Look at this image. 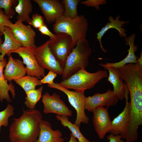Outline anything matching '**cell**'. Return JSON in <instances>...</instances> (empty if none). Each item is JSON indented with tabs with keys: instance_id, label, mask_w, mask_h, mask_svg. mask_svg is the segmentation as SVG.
<instances>
[{
	"instance_id": "obj_21",
	"label": "cell",
	"mask_w": 142,
	"mask_h": 142,
	"mask_svg": "<svg viewBox=\"0 0 142 142\" xmlns=\"http://www.w3.org/2000/svg\"><path fill=\"white\" fill-rule=\"evenodd\" d=\"M6 58H4L3 60L0 61V102H2L3 100L5 99L8 102H12L9 94L10 91L13 98H15L16 94L14 85L11 82L9 84L7 82L4 76L3 69L7 64Z\"/></svg>"
},
{
	"instance_id": "obj_30",
	"label": "cell",
	"mask_w": 142,
	"mask_h": 142,
	"mask_svg": "<svg viewBox=\"0 0 142 142\" xmlns=\"http://www.w3.org/2000/svg\"><path fill=\"white\" fill-rule=\"evenodd\" d=\"M45 24L43 17L39 14H33L29 24L34 28L38 29Z\"/></svg>"
},
{
	"instance_id": "obj_37",
	"label": "cell",
	"mask_w": 142,
	"mask_h": 142,
	"mask_svg": "<svg viewBox=\"0 0 142 142\" xmlns=\"http://www.w3.org/2000/svg\"><path fill=\"white\" fill-rule=\"evenodd\" d=\"M3 34V33L0 31V45L3 43V41L2 40L1 37Z\"/></svg>"
},
{
	"instance_id": "obj_36",
	"label": "cell",
	"mask_w": 142,
	"mask_h": 142,
	"mask_svg": "<svg viewBox=\"0 0 142 142\" xmlns=\"http://www.w3.org/2000/svg\"><path fill=\"white\" fill-rule=\"evenodd\" d=\"M138 63L142 64V51L140 54V57L137 59Z\"/></svg>"
},
{
	"instance_id": "obj_10",
	"label": "cell",
	"mask_w": 142,
	"mask_h": 142,
	"mask_svg": "<svg viewBox=\"0 0 142 142\" xmlns=\"http://www.w3.org/2000/svg\"><path fill=\"white\" fill-rule=\"evenodd\" d=\"M39 7L46 21L55 23L64 16V6L58 0H33Z\"/></svg>"
},
{
	"instance_id": "obj_20",
	"label": "cell",
	"mask_w": 142,
	"mask_h": 142,
	"mask_svg": "<svg viewBox=\"0 0 142 142\" xmlns=\"http://www.w3.org/2000/svg\"><path fill=\"white\" fill-rule=\"evenodd\" d=\"M4 35V42L0 45V61L3 60L4 57L10 51L22 46V43L13 36L10 27H5L2 32Z\"/></svg>"
},
{
	"instance_id": "obj_28",
	"label": "cell",
	"mask_w": 142,
	"mask_h": 142,
	"mask_svg": "<svg viewBox=\"0 0 142 142\" xmlns=\"http://www.w3.org/2000/svg\"><path fill=\"white\" fill-rule=\"evenodd\" d=\"M14 110L13 106L8 104L4 110L0 111V132L2 126L6 127L8 126L9 118L14 114Z\"/></svg>"
},
{
	"instance_id": "obj_34",
	"label": "cell",
	"mask_w": 142,
	"mask_h": 142,
	"mask_svg": "<svg viewBox=\"0 0 142 142\" xmlns=\"http://www.w3.org/2000/svg\"><path fill=\"white\" fill-rule=\"evenodd\" d=\"M106 138L109 140V142H124L123 140L121 139V136L120 135H115L111 133Z\"/></svg>"
},
{
	"instance_id": "obj_23",
	"label": "cell",
	"mask_w": 142,
	"mask_h": 142,
	"mask_svg": "<svg viewBox=\"0 0 142 142\" xmlns=\"http://www.w3.org/2000/svg\"><path fill=\"white\" fill-rule=\"evenodd\" d=\"M56 117L63 126L67 127L69 129L72 134L78 139L79 142H91L83 135L80 130L79 127L69 121L68 116L57 115Z\"/></svg>"
},
{
	"instance_id": "obj_8",
	"label": "cell",
	"mask_w": 142,
	"mask_h": 142,
	"mask_svg": "<svg viewBox=\"0 0 142 142\" xmlns=\"http://www.w3.org/2000/svg\"><path fill=\"white\" fill-rule=\"evenodd\" d=\"M35 47L31 46L20 47L9 52L7 55L8 56L12 53L18 54L22 58L25 67L27 75L35 77L41 79L45 75L44 69L38 64L33 53Z\"/></svg>"
},
{
	"instance_id": "obj_22",
	"label": "cell",
	"mask_w": 142,
	"mask_h": 142,
	"mask_svg": "<svg viewBox=\"0 0 142 142\" xmlns=\"http://www.w3.org/2000/svg\"><path fill=\"white\" fill-rule=\"evenodd\" d=\"M18 1L17 4L14 7L15 12L18 14L17 19L29 24L31 19L30 14L33 10V6L31 1L18 0Z\"/></svg>"
},
{
	"instance_id": "obj_33",
	"label": "cell",
	"mask_w": 142,
	"mask_h": 142,
	"mask_svg": "<svg viewBox=\"0 0 142 142\" xmlns=\"http://www.w3.org/2000/svg\"><path fill=\"white\" fill-rule=\"evenodd\" d=\"M38 29L42 34L49 36L50 37V40H52L55 37V34H53L45 24L38 28Z\"/></svg>"
},
{
	"instance_id": "obj_6",
	"label": "cell",
	"mask_w": 142,
	"mask_h": 142,
	"mask_svg": "<svg viewBox=\"0 0 142 142\" xmlns=\"http://www.w3.org/2000/svg\"><path fill=\"white\" fill-rule=\"evenodd\" d=\"M55 38L49 40V46L52 53L63 69L67 58L71 52L72 40L71 37L63 33H55Z\"/></svg>"
},
{
	"instance_id": "obj_4",
	"label": "cell",
	"mask_w": 142,
	"mask_h": 142,
	"mask_svg": "<svg viewBox=\"0 0 142 142\" xmlns=\"http://www.w3.org/2000/svg\"><path fill=\"white\" fill-rule=\"evenodd\" d=\"M108 77L107 72L105 70H98L96 72L90 73L85 69H82L59 83L67 89L84 92L85 90L93 88L102 79Z\"/></svg>"
},
{
	"instance_id": "obj_16",
	"label": "cell",
	"mask_w": 142,
	"mask_h": 142,
	"mask_svg": "<svg viewBox=\"0 0 142 142\" xmlns=\"http://www.w3.org/2000/svg\"><path fill=\"white\" fill-rule=\"evenodd\" d=\"M136 34H132L128 37L124 38L126 42L125 44L129 45V48L128 50V54L127 56L122 60L117 62L110 63L106 62L105 64L102 63L99 64L104 68L113 67L119 68L124 66L125 65L129 63H138L137 57L135 54V52L138 49L136 45H134L135 39Z\"/></svg>"
},
{
	"instance_id": "obj_3",
	"label": "cell",
	"mask_w": 142,
	"mask_h": 142,
	"mask_svg": "<svg viewBox=\"0 0 142 142\" xmlns=\"http://www.w3.org/2000/svg\"><path fill=\"white\" fill-rule=\"evenodd\" d=\"M88 26L87 19L81 15L73 18L64 16L54 23L53 27L55 33H63L70 36L73 48L78 42L86 39Z\"/></svg>"
},
{
	"instance_id": "obj_2",
	"label": "cell",
	"mask_w": 142,
	"mask_h": 142,
	"mask_svg": "<svg viewBox=\"0 0 142 142\" xmlns=\"http://www.w3.org/2000/svg\"><path fill=\"white\" fill-rule=\"evenodd\" d=\"M92 53L86 39L78 42L67 58L62 75L63 80L80 70L85 69L88 65L89 58Z\"/></svg>"
},
{
	"instance_id": "obj_9",
	"label": "cell",
	"mask_w": 142,
	"mask_h": 142,
	"mask_svg": "<svg viewBox=\"0 0 142 142\" xmlns=\"http://www.w3.org/2000/svg\"><path fill=\"white\" fill-rule=\"evenodd\" d=\"M42 97L44 105L43 111L44 114L53 113L68 117L72 115V111L61 99L59 94L54 92L50 95L47 92L42 95Z\"/></svg>"
},
{
	"instance_id": "obj_13",
	"label": "cell",
	"mask_w": 142,
	"mask_h": 142,
	"mask_svg": "<svg viewBox=\"0 0 142 142\" xmlns=\"http://www.w3.org/2000/svg\"><path fill=\"white\" fill-rule=\"evenodd\" d=\"M108 108L99 106L94 109L93 112L94 128L101 139L104 138L107 133H109L111 128V121L108 111Z\"/></svg>"
},
{
	"instance_id": "obj_19",
	"label": "cell",
	"mask_w": 142,
	"mask_h": 142,
	"mask_svg": "<svg viewBox=\"0 0 142 142\" xmlns=\"http://www.w3.org/2000/svg\"><path fill=\"white\" fill-rule=\"evenodd\" d=\"M104 68L109 72L107 80L113 85V91L119 99L123 100L124 98L125 88L124 83L120 77L119 68L113 67Z\"/></svg>"
},
{
	"instance_id": "obj_18",
	"label": "cell",
	"mask_w": 142,
	"mask_h": 142,
	"mask_svg": "<svg viewBox=\"0 0 142 142\" xmlns=\"http://www.w3.org/2000/svg\"><path fill=\"white\" fill-rule=\"evenodd\" d=\"M120 16H117L114 19L111 16H109V22L107 23L103 27L101 30L97 33V39L99 42L100 47L102 51L106 53L107 50L104 49L102 44L101 39L105 33L109 29L114 28L117 29L119 32V36L121 37L125 38L126 37L125 33L126 31L122 28L124 24L129 23L128 21H125L119 20Z\"/></svg>"
},
{
	"instance_id": "obj_31",
	"label": "cell",
	"mask_w": 142,
	"mask_h": 142,
	"mask_svg": "<svg viewBox=\"0 0 142 142\" xmlns=\"http://www.w3.org/2000/svg\"><path fill=\"white\" fill-rule=\"evenodd\" d=\"M107 2L105 0H87L80 2V3L87 6L95 7L97 10H99V6L106 4Z\"/></svg>"
},
{
	"instance_id": "obj_29",
	"label": "cell",
	"mask_w": 142,
	"mask_h": 142,
	"mask_svg": "<svg viewBox=\"0 0 142 142\" xmlns=\"http://www.w3.org/2000/svg\"><path fill=\"white\" fill-rule=\"evenodd\" d=\"M10 18L6 16L2 9L0 8V31L3 32L5 27H10L13 24Z\"/></svg>"
},
{
	"instance_id": "obj_14",
	"label": "cell",
	"mask_w": 142,
	"mask_h": 142,
	"mask_svg": "<svg viewBox=\"0 0 142 142\" xmlns=\"http://www.w3.org/2000/svg\"><path fill=\"white\" fill-rule=\"evenodd\" d=\"M124 85L125 90L124 96L126 100L125 106L121 113L111 121V128L109 132L115 135H120L121 138L126 129L130 117V103L128 102L129 93L127 85L125 83Z\"/></svg>"
},
{
	"instance_id": "obj_11",
	"label": "cell",
	"mask_w": 142,
	"mask_h": 142,
	"mask_svg": "<svg viewBox=\"0 0 142 142\" xmlns=\"http://www.w3.org/2000/svg\"><path fill=\"white\" fill-rule=\"evenodd\" d=\"M119 99L113 91L108 89L103 93H97L91 96L85 97V109L93 112L94 109L99 106H115L118 103Z\"/></svg>"
},
{
	"instance_id": "obj_24",
	"label": "cell",
	"mask_w": 142,
	"mask_h": 142,
	"mask_svg": "<svg viewBox=\"0 0 142 142\" xmlns=\"http://www.w3.org/2000/svg\"><path fill=\"white\" fill-rule=\"evenodd\" d=\"M14 81L23 89L26 93L35 89L37 86L42 84L40 80L37 77L27 75Z\"/></svg>"
},
{
	"instance_id": "obj_25",
	"label": "cell",
	"mask_w": 142,
	"mask_h": 142,
	"mask_svg": "<svg viewBox=\"0 0 142 142\" xmlns=\"http://www.w3.org/2000/svg\"><path fill=\"white\" fill-rule=\"evenodd\" d=\"M43 90L41 86L37 89L31 90L26 93V96L24 104L29 109H34L36 104L42 98V94Z\"/></svg>"
},
{
	"instance_id": "obj_27",
	"label": "cell",
	"mask_w": 142,
	"mask_h": 142,
	"mask_svg": "<svg viewBox=\"0 0 142 142\" xmlns=\"http://www.w3.org/2000/svg\"><path fill=\"white\" fill-rule=\"evenodd\" d=\"M18 0H0V8L4 10L5 14L10 18L13 17L15 13L13 7L18 4Z\"/></svg>"
},
{
	"instance_id": "obj_17",
	"label": "cell",
	"mask_w": 142,
	"mask_h": 142,
	"mask_svg": "<svg viewBox=\"0 0 142 142\" xmlns=\"http://www.w3.org/2000/svg\"><path fill=\"white\" fill-rule=\"evenodd\" d=\"M39 135L36 142H63L62 134L59 130H53L50 123L42 120L40 125Z\"/></svg>"
},
{
	"instance_id": "obj_5",
	"label": "cell",
	"mask_w": 142,
	"mask_h": 142,
	"mask_svg": "<svg viewBox=\"0 0 142 142\" xmlns=\"http://www.w3.org/2000/svg\"><path fill=\"white\" fill-rule=\"evenodd\" d=\"M48 86L50 88L60 90L67 95L69 103L75 109L76 112V118L74 124L80 127L81 123L85 124L88 123L89 119L85 112L86 97L84 92L69 90L58 83L54 82L51 85L48 84Z\"/></svg>"
},
{
	"instance_id": "obj_7",
	"label": "cell",
	"mask_w": 142,
	"mask_h": 142,
	"mask_svg": "<svg viewBox=\"0 0 142 142\" xmlns=\"http://www.w3.org/2000/svg\"><path fill=\"white\" fill-rule=\"evenodd\" d=\"M49 40L41 45L35 47L33 53L39 65L42 68L62 75L63 68L51 52Z\"/></svg>"
},
{
	"instance_id": "obj_26",
	"label": "cell",
	"mask_w": 142,
	"mask_h": 142,
	"mask_svg": "<svg viewBox=\"0 0 142 142\" xmlns=\"http://www.w3.org/2000/svg\"><path fill=\"white\" fill-rule=\"evenodd\" d=\"M79 0H63L64 8V16L67 17H75L78 16L77 7L80 1Z\"/></svg>"
},
{
	"instance_id": "obj_12",
	"label": "cell",
	"mask_w": 142,
	"mask_h": 142,
	"mask_svg": "<svg viewBox=\"0 0 142 142\" xmlns=\"http://www.w3.org/2000/svg\"><path fill=\"white\" fill-rule=\"evenodd\" d=\"M10 27L13 36L22 43V46L36 47V33L31 26L26 25L21 20H17Z\"/></svg>"
},
{
	"instance_id": "obj_1",
	"label": "cell",
	"mask_w": 142,
	"mask_h": 142,
	"mask_svg": "<svg viewBox=\"0 0 142 142\" xmlns=\"http://www.w3.org/2000/svg\"><path fill=\"white\" fill-rule=\"evenodd\" d=\"M42 119L41 113L37 109L24 110L22 115L13 119L10 126V142H36Z\"/></svg>"
},
{
	"instance_id": "obj_35",
	"label": "cell",
	"mask_w": 142,
	"mask_h": 142,
	"mask_svg": "<svg viewBox=\"0 0 142 142\" xmlns=\"http://www.w3.org/2000/svg\"><path fill=\"white\" fill-rule=\"evenodd\" d=\"M70 138L69 142H79L71 133L70 134Z\"/></svg>"
},
{
	"instance_id": "obj_32",
	"label": "cell",
	"mask_w": 142,
	"mask_h": 142,
	"mask_svg": "<svg viewBox=\"0 0 142 142\" xmlns=\"http://www.w3.org/2000/svg\"><path fill=\"white\" fill-rule=\"evenodd\" d=\"M57 76V74L56 73L52 71H49L48 74L40 80L42 84H47L51 85L54 82L53 80Z\"/></svg>"
},
{
	"instance_id": "obj_15",
	"label": "cell",
	"mask_w": 142,
	"mask_h": 142,
	"mask_svg": "<svg viewBox=\"0 0 142 142\" xmlns=\"http://www.w3.org/2000/svg\"><path fill=\"white\" fill-rule=\"evenodd\" d=\"M23 64V61L19 59H14L10 54L4 71L5 79L11 82L25 76L26 71Z\"/></svg>"
}]
</instances>
